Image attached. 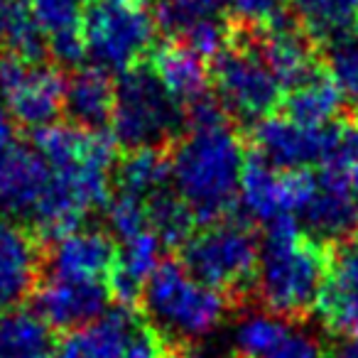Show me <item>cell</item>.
I'll use <instances>...</instances> for the list:
<instances>
[{
    "label": "cell",
    "instance_id": "2e32d148",
    "mask_svg": "<svg viewBox=\"0 0 358 358\" xmlns=\"http://www.w3.org/2000/svg\"><path fill=\"white\" fill-rule=\"evenodd\" d=\"M319 317L331 334L358 341V236L329 253Z\"/></svg>",
    "mask_w": 358,
    "mask_h": 358
},
{
    "label": "cell",
    "instance_id": "484cf974",
    "mask_svg": "<svg viewBox=\"0 0 358 358\" xmlns=\"http://www.w3.org/2000/svg\"><path fill=\"white\" fill-rule=\"evenodd\" d=\"M150 231L162 241L164 248H182L194 234V214L179 199L177 192L164 189L148 201Z\"/></svg>",
    "mask_w": 358,
    "mask_h": 358
},
{
    "label": "cell",
    "instance_id": "4fadbf2b",
    "mask_svg": "<svg viewBox=\"0 0 358 358\" xmlns=\"http://www.w3.org/2000/svg\"><path fill=\"white\" fill-rule=\"evenodd\" d=\"M248 32L255 50L270 66L282 91H292L324 69L319 62V45L304 32L297 15L287 13L278 25L260 32Z\"/></svg>",
    "mask_w": 358,
    "mask_h": 358
},
{
    "label": "cell",
    "instance_id": "ffe728a7",
    "mask_svg": "<svg viewBox=\"0 0 358 358\" xmlns=\"http://www.w3.org/2000/svg\"><path fill=\"white\" fill-rule=\"evenodd\" d=\"M241 209L250 221L270 226L280 219H292L287 196V177L280 169L270 167L258 155H250L241 182Z\"/></svg>",
    "mask_w": 358,
    "mask_h": 358
},
{
    "label": "cell",
    "instance_id": "ac0fdd59",
    "mask_svg": "<svg viewBox=\"0 0 358 358\" xmlns=\"http://www.w3.org/2000/svg\"><path fill=\"white\" fill-rule=\"evenodd\" d=\"M115 84L110 76L96 66L71 71L66 79L64 115L66 123L89 133H103V128L113 118Z\"/></svg>",
    "mask_w": 358,
    "mask_h": 358
},
{
    "label": "cell",
    "instance_id": "7a4b0ae2",
    "mask_svg": "<svg viewBox=\"0 0 358 358\" xmlns=\"http://www.w3.org/2000/svg\"><path fill=\"white\" fill-rule=\"evenodd\" d=\"M327 273V245L304 234L297 221L280 219L265 226L255 294L268 312L287 322L309 317L319 307Z\"/></svg>",
    "mask_w": 358,
    "mask_h": 358
},
{
    "label": "cell",
    "instance_id": "6da1fadb",
    "mask_svg": "<svg viewBox=\"0 0 358 358\" xmlns=\"http://www.w3.org/2000/svg\"><path fill=\"white\" fill-rule=\"evenodd\" d=\"M245 162L238 130L216 99L206 96L187 108V130L169 148V167L174 192L199 224L229 219Z\"/></svg>",
    "mask_w": 358,
    "mask_h": 358
},
{
    "label": "cell",
    "instance_id": "277c9868",
    "mask_svg": "<svg viewBox=\"0 0 358 358\" xmlns=\"http://www.w3.org/2000/svg\"><path fill=\"white\" fill-rule=\"evenodd\" d=\"M110 125L123 152L169 150L187 130V108L143 62L118 76Z\"/></svg>",
    "mask_w": 358,
    "mask_h": 358
},
{
    "label": "cell",
    "instance_id": "ba28073f",
    "mask_svg": "<svg viewBox=\"0 0 358 358\" xmlns=\"http://www.w3.org/2000/svg\"><path fill=\"white\" fill-rule=\"evenodd\" d=\"M172 351L135 307L115 304L94 324L66 334L55 358H169Z\"/></svg>",
    "mask_w": 358,
    "mask_h": 358
},
{
    "label": "cell",
    "instance_id": "83f0119b",
    "mask_svg": "<svg viewBox=\"0 0 358 358\" xmlns=\"http://www.w3.org/2000/svg\"><path fill=\"white\" fill-rule=\"evenodd\" d=\"M324 50L329 59V74L343 91V99L353 106V113H358V35L334 42Z\"/></svg>",
    "mask_w": 358,
    "mask_h": 358
},
{
    "label": "cell",
    "instance_id": "e575fe53",
    "mask_svg": "<svg viewBox=\"0 0 358 358\" xmlns=\"http://www.w3.org/2000/svg\"><path fill=\"white\" fill-rule=\"evenodd\" d=\"M346 177H348V185H351V189L356 192V196H358V162L353 164V167L346 169Z\"/></svg>",
    "mask_w": 358,
    "mask_h": 358
},
{
    "label": "cell",
    "instance_id": "4316f807",
    "mask_svg": "<svg viewBox=\"0 0 358 358\" xmlns=\"http://www.w3.org/2000/svg\"><path fill=\"white\" fill-rule=\"evenodd\" d=\"M106 214H108V226L110 236L118 238L120 243L143 236L150 231V219H148V201L138 199V196L123 194L115 192L106 204Z\"/></svg>",
    "mask_w": 358,
    "mask_h": 358
},
{
    "label": "cell",
    "instance_id": "44dd1931",
    "mask_svg": "<svg viewBox=\"0 0 358 358\" xmlns=\"http://www.w3.org/2000/svg\"><path fill=\"white\" fill-rule=\"evenodd\" d=\"M343 103H346L343 91L327 69H322L297 89L287 91L282 99L285 115L294 123L312 125V128H324L343 118Z\"/></svg>",
    "mask_w": 358,
    "mask_h": 358
},
{
    "label": "cell",
    "instance_id": "52a82bcc",
    "mask_svg": "<svg viewBox=\"0 0 358 358\" xmlns=\"http://www.w3.org/2000/svg\"><path fill=\"white\" fill-rule=\"evenodd\" d=\"M216 103L236 123L255 128L282 103V86L255 50L248 32L236 27V37L209 66Z\"/></svg>",
    "mask_w": 358,
    "mask_h": 358
},
{
    "label": "cell",
    "instance_id": "3957f363",
    "mask_svg": "<svg viewBox=\"0 0 358 358\" xmlns=\"http://www.w3.org/2000/svg\"><path fill=\"white\" fill-rule=\"evenodd\" d=\"M140 314L162 336L169 351H185L209 336L234 302L199 282L179 260H162L140 294Z\"/></svg>",
    "mask_w": 358,
    "mask_h": 358
},
{
    "label": "cell",
    "instance_id": "603a6c76",
    "mask_svg": "<svg viewBox=\"0 0 358 358\" xmlns=\"http://www.w3.org/2000/svg\"><path fill=\"white\" fill-rule=\"evenodd\" d=\"M294 15L319 47L358 35V0H294Z\"/></svg>",
    "mask_w": 358,
    "mask_h": 358
},
{
    "label": "cell",
    "instance_id": "1f68e13d",
    "mask_svg": "<svg viewBox=\"0 0 358 358\" xmlns=\"http://www.w3.org/2000/svg\"><path fill=\"white\" fill-rule=\"evenodd\" d=\"M17 145V128L13 115L8 113V108L0 103V157H6L13 148Z\"/></svg>",
    "mask_w": 358,
    "mask_h": 358
},
{
    "label": "cell",
    "instance_id": "d4e9b609",
    "mask_svg": "<svg viewBox=\"0 0 358 358\" xmlns=\"http://www.w3.org/2000/svg\"><path fill=\"white\" fill-rule=\"evenodd\" d=\"M292 334V324L273 312L245 314L234 334L236 358H265Z\"/></svg>",
    "mask_w": 358,
    "mask_h": 358
},
{
    "label": "cell",
    "instance_id": "f546056e",
    "mask_svg": "<svg viewBox=\"0 0 358 358\" xmlns=\"http://www.w3.org/2000/svg\"><path fill=\"white\" fill-rule=\"evenodd\" d=\"M226 10L238 30L250 32L268 30L289 13L282 0H226Z\"/></svg>",
    "mask_w": 358,
    "mask_h": 358
},
{
    "label": "cell",
    "instance_id": "d6986e66",
    "mask_svg": "<svg viewBox=\"0 0 358 358\" xmlns=\"http://www.w3.org/2000/svg\"><path fill=\"white\" fill-rule=\"evenodd\" d=\"M148 64L185 108L209 96L211 74L209 66L204 64V57H199L182 42L167 40L157 45L150 55Z\"/></svg>",
    "mask_w": 358,
    "mask_h": 358
},
{
    "label": "cell",
    "instance_id": "8992f818",
    "mask_svg": "<svg viewBox=\"0 0 358 358\" xmlns=\"http://www.w3.org/2000/svg\"><path fill=\"white\" fill-rule=\"evenodd\" d=\"M81 30L86 57L106 74L120 76L150 59L157 47V22L145 0H89Z\"/></svg>",
    "mask_w": 358,
    "mask_h": 358
},
{
    "label": "cell",
    "instance_id": "e0dca14e",
    "mask_svg": "<svg viewBox=\"0 0 358 358\" xmlns=\"http://www.w3.org/2000/svg\"><path fill=\"white\" fill-rule=\"evenodd\" d=\"M52 169L32 145L17 143L0 157V214L32 219L50 185Z\"/></svg>",
    "mask_w": 358,
    "mask_h": 358
},
{
    "label": "cell",
    "instance_id": "d6a6232c",
    "mask_svg": "<svg viewBox=\"0 0 358 358\" xmlns=\"http://www.w3.org/2000/svg\"><path fill=\"white\" fill-rule=\"evenodd\" d=\"M327 358H358V341L343 338L341 343H336V346L327 353Z\"/></svg>",
    "mask_w": 358,
    "mask_h": 358
},
{
    "label": "cell",
    "instance_id": "8fae6325",
    "mask_svg": "<svg viewBox=\"0 0 358 358\" xmlns=\"http://www.w3.org/2000/svg\"><path fill=\"white\" fill-rule=\"evenodd\" d=\"M294 221L322 245H341L358 236V196L346 172L319 169L317 187Z\"/></svg>",
    "mask_w": 358,
    "mask_h": 358
},
{
    "label": "cell",
    "instance_id": "30bf717a",
    "mask_svg": "<svg viewBox=\"0 0 358 358\" xmlns=\"http://www.w3.org/2000/svg\"><path fill=\"white\" fill-rule=\"evenodd\" d=\"M334 123L312 128L294 123L287 115H270L250 128V140L255 155L280 172L307 169L312 164L327 167L334 145Z\"/></svg>",
    "mask_w": 358,
    "mask_h": 358
},
{
    "label": "cell",
    "instance_id": "cb8c5ba5",
    "mask_svg": "<svg viewBox=\"0 0 358 358\" xmlns=\"http://www.w3.org/2000/svg\"><path fill=\"white\" fill-rule=\"evenodd\" d=\"M55 331L35 312L13 309L0 317V358H55Z\"/></svg>",
    "mask_w": 358,
    "mask_h": 358
},
{
    "label": "cell",
    "instance_id": "f1b7e54d",
    "mask_svg": "<svg viewBox=\"0 0 358 358\" xmlns=\"http://www.w3.org/2000/svg\"><path fill=\"white\" fill-rule=\"evenodd\" d=\"M86 0H30L32 15L45 37L81 30Z\"/></svg>",
    "mask_w": 358,
    "mask_h": 358
},
{
    "label": "cell",
    "instance_id": "4dcf8cb0",
    "mask_svg": "<svg viewBox=\"0 0 358 358\" xmlns=\"http://www.w3.org/2000/svg\"><path fill=\"white\" fill-rule=\"evenodd\" d=\"M265 358H327V353L314 336L292 329V334Z\"/></svg>",
    "mask_w": 358,
    "mask_h": 358
},
{
    "label": "cell",
    "instance_id": "7c38bea8",
    "mask_svg": "<svg viewBox=\"0 0 358 358\" xmlns=\"http://www.w3.org/2000/svg\"><path fill=\"white\" fill-rule=\"evenodd\" d=\"M47 243L30 226L0 221V312L32 299L45 278Z\"/></svg>",
    "mask_w": 358,
    "mask_h": 358
},
{
    "label": "cell",
    "instance_id": "9c48e42d",
    "mask_svg": "<svg viewBox=\"0 0 358 358\" xmlns=\"http://www.w3.org/2000/svg\"><path fill=\"white\" fill-rule=\"evenodd\" d=\"M66 79L52 62H30L0 50V99L17 125L45 128L64 113Z\"/></svg>",
    "mask_w": 358,
    "mask_h": 358
},
{
    "label": "cell",
    "instance_id": "5b68a950",
    "mask_svg": "<svg viewBox=\"0 0 358 358\" xmlns=\"http://www.w3.org/2000/svg\"><path fill=\"white\" fill-rule=\"evenodd\" d=\"M258 260L260 241L253 226L231 216L206 224L179 248V263L199 282L219 289L234 304L255 292Z\"/></svg>",
    "mask_w": 358,
    "mask_h": 358
},
{
    "label": "cell",
    "instance_id": "9a60e30c",
    "mask_svg": "<svg viewBox=\"0 0 358 358\" xmlns=\"http://www.w3.org/2000/svg\"><path fill=\"white\" fill-rule=\"evenodd\" d=\"M118 248L120 245L115 243L108 231H71V234L47 243L45 278L108 285V278L118 260Z\"/></svg>",
    "mask_w": 358,
    "mask_h": 358
},
{
    "label": "cell",
    "instance_id": "5bb4252c",
    "mask_svg": "<svg viewBox=\"0 0 358 358\" xmlns=\"http://www.w3.org/2000/svg\"><path fill=\"white\" fill-rule=\"evenodd\" d=\"M110 289L106 282L45 278L32 294V312L52 331H76L108 312Z\"/></svg>",
    "mask_w": 358,
    "mask_h": 358
},
{
    "label": "cell",
    "instance_id": "7402d4cb",
    "mask_svg": "<svg viewBox=\"0 0 358 358\" xmlns=\"http://www.w3.org/2000/svg\"><path fill=\"white\" fill-rule=\"evenodd\" d=\"M118 192L150 201L159 192L172 189L169 150H128L113 167Z\"/></svg>",
    "mask_w": 358,
    "mask_h": 358
},
{
    "label": "cell",
    "instance_id": "836d02e7",
    "mask_svg": "<svg viewBox=\"0 0 358 358\" xmlns=\"http://www.w3.org/2000/svg\"><path fill=\"white\" fill-rule=\"evenodd\" d=\"M169 358H216V356L214 353H206V351H196V348H185V351L172 353Z\"/></svg>",
    "mask_w": 358,
    "mask_h": 358
}]
</instances>
